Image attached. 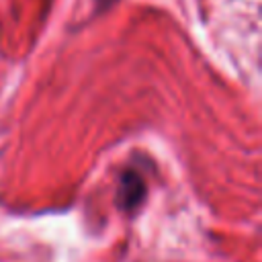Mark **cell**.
<instances>
[{"label":"cell","mask_w":262,"mask_h":262,"mask_svg":"<svg viewBox=\"0 0 262 262\" xmlns=\"http://www.w3.org/2000/svg\"><path fill=\"white\" fill-rule=\"evenodd\" d=\"M145 196V184H143V178L133 172V170H127L123 176H121V182H119V194H117V203L121 209H133L137 207Z\"/></svg>","instance_id":"cell-1"}]
</instances>
